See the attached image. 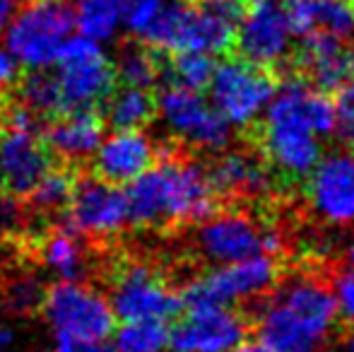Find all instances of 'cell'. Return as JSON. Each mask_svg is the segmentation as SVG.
I'll return each mask as SVG.
<instances>
[{"label":"cell","instance_id":"obj_10","mask_svg":"<svg viewBox=\"0 0 354 352\" xmlns=\"http://www.w3.org/2000/svg\"><path fill=\"white\" fill-rule=\"evenodd\" d=\"M210 102L232 128H248L263 116L275 94V82L266 68L246 63L243 58H227L214 63L210 77Z\"/></svg>","mask_w":354,"mask_h":352},{"label":"cell","instance_id":"obj_14","mask_svg":"<svg viewBox=\"0 0 354 352\" xmlns=\"http://www.w3.org/2000/svg\"><path fill=\"white\" fill-rule=\"evenodd\" d=\"M246 333V319L234 306H188L169 328V352H229Z\"/></svg>","mask_w":354,"mask_h":352},{"label":"cell","instance_id":"obj_22","mask_svg":"<svg viewBox=\"0 0 354 352\" xmlns=\"http://www.w3.org/2000/svg\"><path fill=\"white\" fill-rule=\"evenodd\" d=\"M39 259L44 261L61 280L68 282H82L87 275V259L84 249L80 244V237L71 232L68 227H53L37 237L34 241Z\"/></svg>","mask_w":354,"mask_h":352},{"label":"cell","instance_id":"obj_4","mask_svg":"<svg viewBox=\"0 0 354 352\" xmlns=\"http://www.w3.org/2000/svg\"><path fill=\"white\" fill-rule=\"evenodd\" d=\"M5 48L22 71H48L75 32L71 0H22L5 24Z\"/></svg>","mask_w":354,"mask_h":352},{"label":"cell","instance_id":"obj_25","mask_svg":"<svg viewBox=\"0 0 354 352\" xmlns=\"http://www.w3.org/2000/svg\"><path fill=\"white\" fill-rule=\"evenodd\" d=\"M113 71H116V80L121 85L142 89H152L159 82V77L164 75V66L157 58V51L145 46V44L142 46L140 44L123 46L116 63H113Z\"/></svg>","mask_w":354,"mask_h":352},{"label":"cell","instance_id":"obj_5","mask_svg":"<svg viewBox=\"0 0 354 352\" xmlns=\"http://www.w3.org/2000/svg\"><path fill=\"white\" fill-rule=\"evenodd\" d=\"M239 24L203 3L171 0L164 3L159 17L145 32L140 44L154 51L169 53H205L222 56L234 46Z\"/></svg>","mask_w":354,"mask_h":352},{"label":"cell","instance_id":"obj_43","mask_svg":"<svg viewBox=\"0 0 354 352\" xmlns=\"http://www.w3.org/2000/svg\"><path fill=\"white\" fill-rule=\"evenodd\" d=\"M241 3H243V5H246V3H248V5H258V3H268V0H241Z\"/></svg>","mask_w":354,"mask_h":352},{"label":"cell","instance_id":"obj_38","mask_svg":"<svg viewBox=\"0 0 354 352\" xmlns=\"http://www.w3.org/2000/svg\"><path fill=\"white\" fill-rule=\"evenodd\" d=\"M15 343V331H12V326H8V324H3L0 321V348H10V345Z\"/></svg>","mask_w":354,"mask_h":352},{"label":"cell","instance_id":"obj_8","mask_svg":"<svg viewBox=\"0 0 354 352\" xmlns=\"http://www.w3.org/2000/svg\"><path fill=\"white\" fill-rule=\"evenodd\" d=\"M282 232L266 227L251 215L239 210L212 212L196 230V249L212 266H229L248 256L268 254L275 256L282 251Z\"/></svg>","mask_w":354,"mask_h":352},{"label":"cell","instance_id":"obj_16","mask_svg":"<svg viewBox=\"0 0 354 352\" xmlns=\"http://www.w3.org/2000/svg\"><path fill=\"white\" fill-rule=\"evenodd\" d=\"M311 212L330 227L354 225V155L333 152L318 160L306 176Z\"/></svg>","mask_w":354,"mask_h":352},{"label":"cell","instance_id":"obj_35","mask_svg":"<svg viewBox=\"0 0 354 352\" xmlns=\"http://www.w3.org/2000/svg\"><path fill=\"white\" fill-rule=\"evenodd\" d=\"M51 352H116L113 343L109 340H77L66 338V335H56Z\"/></svg>","mask_w":354,"mask_h":352},{"label":"cell","instance_id":"obj_41","mask_svg":"<svg viewBox=\"0 0 354 352\" xmlns=\"http://www.w3.org/2000/svg\"><path fill=\"white\" fill-rule=\"evenodd\" d=\"M347 261H350V266H354V241L347 246Z\"/></svg>","mask_w":354,"mask_h":352},{"label":"cell","instance_id":"obj_19","mask_svg":"<svg viewBox=\"0 0 354 352\" xmlns=\"http://www.w3.org/2000/svg\"><path fill=\"white\" fill-rule=\"evenodd\" d=\"M104 126L106 121L102 111H73L51 118L41 131V138L53 160L80 169L84 162L92 160L99 142L104 140Z\"/></svg>","mask_w":354,"mask_h":352},{"label":"cell","instance_id":"obj_20","mask_svg":"<svg viewBox=\"0 0 354 352\" xmlns=\"http://www.w3.org/2000/svg\"><path fill=\"white\" fill-rule=\"evenodd\" d=\"M299 63L311 75L313 87L335 92L340 85L354 77V46L350 41L330 37V34L313 32L301 37Z\"/></svg>","mask_w":354,"mask_h":352},{"label":"cell","instance_id":"obj_39","mask_svg":"<svg viewBox=\"0 0 354 352\" xmlns=\"http://www.w3.org/2000/svg\"><path fill=\"white\" fill-rule=\"evenodd\" d=\"M12 12H15V5L12 3H5V0H0V32H3L5 24L10 22Z\"/></svg>","mask_w":354,"mask_h":352},{"label":"cell","instance_id":"obj_2","mask_svg":"<svg viewBox=\"0 0 354 352\" xmlns=\"http://www.w3.org/2000/svg\"><path fill=\"white\" fill-rule=\"evenodd\" d=\"M128 222L136 227H174L203 222L214 212L205 167L183 157H167L152 165L126 188Z\"/></svg>","mask_w":354,"mask_h":352},{"label":"cell","instance_id":"obj_40","mask_svg":"<svg viewBox=\"0 0 354 352\" xmlns=\"http://www.w3.org/2000/svg\"><path fill=\"white\" fill-rule=\"evenodd\" d=\"M337 352H354V331L342 338V343H340V348H337Z\"/></svg>","mask_w":354,"mask_h":352},{"label":"cell","instance_id":"obj_27","mask_svg":"<svg viewBox=\"0 0 354 352\" xmlns=\"http://www.w3.org/2000/svg\"><path fill=\"white\" fill-rule=\"evenodd\" d=\"M77 172L75 167L68 165H56L46 172L41 178L37 181V186L29 191V203H32L34 210H41V212H53V210H63L73 193L75 186V178H77Z\"/></svg>","mask_w":354,"mask_h":352},{"label":"cell","instance_id":"obj_9","mask_svg":"<svg viewBox=\"0 0 354 352\" xmlns=\"http://www.w3.org/2000/svg\"><path fill=\"white\" fill-rule=\"evenodd\" d=\"M41 311L53 335L77 340H109L116 331V316L109 297L82 282L61 280L44 292Z\"/></svg>","mask_w":354,"mask_h":352},{"label":"cell","instance_id":"obj_36","mask_svg":"<svg viewBox=\"0 0 354 352\" xmlns=\"http://www.w3.org/2000/svg\"><path fill=\"white\" fill-rule=\"evenodd\" d=\"M22 77V66L15 61V56L8 48L0 46V92H10Z\"/></svg>","mask_w":354,"mask_h":352},{"label":"cell","instance_id":"obj_45","mask_svg":"<svg viewBox=\"0 0 354 352\" xmlns=\"http://www.w3.org/2000/svg\"><path fill=\"white\" fill-rule=\"evenodd\" d=\"M0 352H5V350H3V348H0Z\"/></svg>","mask_w":354,"mask_h":352},{"label":"cell","instance_id":"obj_42","mask_svg":"<svg viewBox=\"0 0 354 352\" xmlns=\"http://www.w3.org/2000/svg\"><path fill=\"white\" fill-rule=\"evenodd\" d=\"M8 97H10V94H8V92H0V109H3V106H5V104H8V102H10V99H8Z\"/></svg>","mask_w":354,"mask_h":352},{"label":"cell","instance_id":"obj_32","mask_svg":"<svg viewBox=\"0 0 354 352\" xmlns=\"http://www.w3.org/2000/svg\"><path fill=\"white\" fill-rule=\"evenodd\" d=\"M335 133L345 145L354 147V77L335 89Z\"/></svg>","mask_w":354,"mask_h":352},{"label":"cell","instance_id":"obj_21","mask_svg":"<svg viewBox=\"0 0 354 352\" xmlns=\"http://www.w3.org/2000/svg\"><path fill=\"white\" fill-rule=\"evenodd\" d=\"M282 8L294 37L321 32L354 41V0H287Z\"/></svg>","mask_w":354,"mask_h":352},{"label":"cell","instance_id":"obj_44","mask_svg":"<svg viewBox=\"0 0 354 352\" xmlns=\"http://www.w3.org/2000/svg\"><path fill=\"white\" fill-rule=\"evenodd\" d=\"M5 3H12V5H17V0H5Z\"/></svg>","mask_w":354,"mask_h":352},{"label":"cell","instance_id":"obj_15","mask_svg":"<svg viewBox=\"0 0 354 352\" xmlns=\"http://www.w3.org/2000/svg\"><path fill=\"white\" fill-rule=\"evenodd\" d=\"M239 56L258 68H275L287 61L294 46V32L280 3H258L243 12L234 37Z\"/></svg>","mask_w":354,"mask_h":352},{"label":"cell","instance_id":"obj_18","mask_svg":"<svg viewBox=\"0 0 354 352\" xmlns=\"http://www.w3.org/2000/svg\"><path fill=\"white\" fill-rule=\"evenodd\" d=\"M207 178L217 196L229 198H268L275 193V169L263 157L246 150L224 152L210 165Z\"/></svg>","mask_w":354,"mask_h":352},{"label":"cell","instance_id":"obj_34","mask_svg":"<svg viewBox=\"0 0 354 352\" xmlns=\"http://www.w3.org/2000/svg\"><path fill=\"white\" fill-rule=\"evenodd\" d=\"M24 222V210L19 205V198L0 193V244L10 241L19 234Z\"/></svg>","mask_w":354,"mask_h":352},{"label":"cell","instance_id":"obj_12","mask_svg":"<svg viewBox=\"0 0 354 352\" xmlns=\"http://www.w3.org/2000/svg\"><path fill=\"white\" fill-rule=\"evenodd\" d=\"M109 304L116 321H171L183 309L181 295L167 285L152 266L126 261L111 272Z\"/></svg>","mask_w":354,"mask_h":352},{"label":"cell","instance_id":"obj_7","mask_svg":"<svg viewBox=\"0 0 354 352\" xmlns=\"http://www.w3.org/2000/svg\"><path fill=\"white\" fill-rule=\"evenodd\" d=\"M280 268L275 256L256 254L229 266H214L205 275L193 277L181 290V304L188 306H234L239 302L261 299L277 285Z\"/></svg>","mask_w":354,"mask_h":352},{"label":"cell","instance_id":"obj_26","mask_svg":"<svg viewBox=\"0 0 354 352\" xmlns=\"http://www.w3.org/2000/svg\"><path fill=\"white\" fill-rule=\"evenodd\" d=\"M19 104L39 118H58L61 116V97H58L56 77L46 71H27L22 73L19 82L15 85Z\"/></svg>","mask_w":354,"mask_h":352},{"label":"cell","instance_id":"obj_37","mask_svg":"<svg viewBox=\"0 0 354 352\" xmlns=\"http://www.w3.org/2000/svg\"><path fill=\"white\" fill-rule=\"evenodd\" d=\"M229 352H270V350H268V345L261 343V340H246L243 338L241 343L234 345Z\"/></svg>","mask_w":354,"mask_h":352},{"label":"cell","instance_id":"obj_3","mask_svg":"<svg viewBox=\"0 0 354 352\" xmlns=\"http://www.w3.org/2000/svg\"><path fill=\"white\" fill-rule=\"evenodd\" d=\"M337 319L330 285L313 275H297L261 304L258 340L270 352H318Z\"/></svg>","mask_w":354,"mask_h":352},{"label":"cell","instance_id":"obj_13","mask_svg":"<svg viewBox=\"0 0 354 352\" xmlns=\"http://www.w3.org/2000/svg\"><path fill=\"white\" fill-rule=\"evenodd\" d=\"M63 212H66L63 227H68L77 237H92V239L116 237L123 227L131 225L126 191L94 174L75 178L73 193Z\"/></svg>","mask_w":354,"mask_h":352},{"label":"cell","instance_id":"obj_17","mask_svg":"<svg viewBox=\"0 0 354 352\" xmlns=\"http://www.w3.org/2000/svg\"><path fill=\"white\" fill-rule=\"evenodd\" d=\"M157 155L154 140L140 128L113 131V136L99 142L97 152L92 155V174L116 186L131 183L157 162Z\"/></svg>","mask_w":354,"mask_h":352},{"label":"cell","instance_id":"obj_33","mask_svg":"<svg viewBox=\"0 0 354 352\" xmlns=\"http://www.w3.org/2000/svg\"><path fill=\"white\" fill-rule=\"evenodd\" d=\"M330 292L337 306V316L354 326V266L345 268L333 277Z\"/></svg>","mask_w":354,"mask_h":352},{"label":"cell","instance_id":"obj_24","mask_svg":"<svg viewBox=\"0 0 354 352\" xmlns=\"http://www.w3.org/2000/svg\"><path fill=\"white\" fill-rule=\"evenodd\" d=\"M126 0H77L73 8L75 29L92 41H111L123 24Z\"/></svg>","mask_w":354,"mask_h":352},{"label":"cell","instance_id":"obj_23","mask_svg":"<svg viewBox=\"0 0 354 352\" xmlns=\"http://www.w3.org/2000/svg\"><path fill=\"white\" fill-rule=\"evenodd\" d=\"M102 116L113 131H136L157 116V102L149 89L123 85L109 94Z\"/></svg>","mask_w":354,"mask_h":352},{"label":"cell","instance_id":"obj_11","mask_svg":"<svg viewBox=\"0 0 354 352\" xmlns=\"http://www.w3.org/2000/svg\"><path fill=\"white\" fill-rule=\"evenodd\" d=\"M154 102L167 131L183 145L201 152H222L232 142V126L201 92L167 85Z\"/></svg>","mask_w":354,"mask_h":352},{"label":"cell","instance_id":"obj_6","mask_svg":"<svg viewBox=\"0 0 354 352\" xmlns=\"http://www.w3.org/2000/svg\"><path fill=\"white\" fill-rule=\"evenodd\" d=\"M53 66L61 116L73 111H102L109 94L118 87L113 63L92 39L71 37Z\"/></svg>","mask_w":354,"mask_h":352},{"label":"cell","instance_id":"obj_28","mask_svg":"<svg viewBox=\"0 0 354 352\" xmlns=\"http://www.w3.org/2000/svg\"><path fill=\"white\" fill-rule=\"evenodd\" d=\"M116 352H169L167 321H126L113 335Z\"/></svg>","mask_w":354,"mask_h":352},{"label":"cell","instance_id":"obj_30","mask_svg":"<svg viewBox=\"0 0 354 352\" xmlns=\"http://www.w3.org/2000/svg\"><path fill=\"white\" fill-rule=\"evenodd\" d=\"M44 287L37 277H19L5 292V304L15 311V314H34L41 309L44 302Z\"/></svg>","mask_w":354,"mask_h":352},{"label":"cell","instance_id":"obj_29","mask_svg":"<svg viewBox=\"0 0 354 352\" xmlns=\"http://www.w3.org/2000/svg\"><path fill=\"white\" fill-rule=\"evenodd\" d=\"M212 71V56H205V53H174L171 63H169V68L164 73L169 75V85L203 92L210 85Z\"/></svg>","mask_w":354,"mask_h":352},{"label":"cell","instance_id":"obj_1","mask_svg":"<svg viewBox=\"0 0 354 352\" xmlns=\"http://www.w3.org/2000/svg\"><path fill=\"white\" fill-rule=\"evenodd\" d=\"M261 118L268 165L289 181H301L311 174L323 157V140L335 133L333 99L299 77L275 85V94Z\"/></svg>","mask_w":354,"mask_h":352},{"label":"cell","instance_id":"obj_31","mask_svg":"<svg viewBox=\"0 0 354 352\" xmlns=\"http://www.w3.org/2000/svg\"><path fill=\"white\" fill-rule=\"evenodd\" d=\"M164 3L167 0H126V8H123V24H126L128 34L136 37L138 41L145 37L152 22L159 17Z\"/></svg>","mask_w":354,"mask_h":352}]
</instances>
